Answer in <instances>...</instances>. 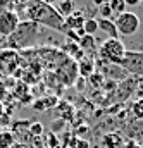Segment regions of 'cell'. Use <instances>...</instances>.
<instances>
[{
  "label": "cell",
  "instance_id": "5",
  "mask_svg": "<svg viewBox=\"0 0 143 148\" xmlns=\"http://www.w3.org/2000/svg\"><path fill=\"white\" fill-rule=\"evenodd\" d=\"M21 57L17 50L14 48H3L0 50V76H14L16 71H19Z\"/></svg>",
  "mask_w": 143,
  "mask_h": 148
},
{
  "label": "cell",
  "instance_id": "3",
  "mask_svg": "<svg viewBox=\"0 0 143 148\" xmlns=\"http://www.w3.org/2000/svg\"><path fill=\"white\" fill-rule=\"evenodd\" d=\"M126 52L128 50L119 38H107L98 48L100 59L105 62H110V64H116V66H119L122 62V59L126 57Z\"/></svg>",
  "mask_w": 143,
  "mask_h": 148
},
{
  "label": "cell",
  "instance_id": "18",
  "mask_svg": "<svg viewBox=\"0 0 143 148\" xmlns=\"http://www.w3.org/2000/svg\"><path fill=\"white\" fill-rule=\"evenodd\" d=\"M131 112H133V115H135L136 119H143V100L135 102L133 107H131Z\"/></svg>",
  "mask_w": 143,
  "mask_h": 148
},
{
  "label": "cell",
  "instance_id": "14",
  "mask_svg": "<svg viewBox=\"0 0 143 148\" xmlns=\"http://www.w3.org/2000/svg\"><path fill=\"white\" fill-rule=\"evenodd\" d=\"M83 31H85V35L95 36V35H97V31H98V24H97V19H93V17L86 19V21H85V26H83Z\"/></svg>",
  "mask_w": 143,
  "mask_h": 148
},
{
  "label": "cell",
  "instance_id": "2",
  "mask_svg": "<svg viewBox=\"0 0 143 148\" xmlns=\"http://www.w3.org/2000/svg\"><path fill=\"white\" fill-rule=\"evenodd\" d=\"M38 28L40 26L36 23H33V21H23V23H19L17 29L9 36V43L14 47V50L35 45L36 38H38V33H40Z\"/></svg>",
  "mask_w": 143,
  "mask_h": 148
},
{
  "label": "cell",
  "instance_id": "4",
  "mask_svg": "<svg viewBox=\"0 0 143 148\" xmlns=\"http://www.w3.org/2000/svg\"><path fill=\"white\" fill-rule=\"evenodd\" d=\"M114 24H116V29L119 35H124V36H131L135 33H138L140 29V17L138 14L131 12V10H126L119 16H116L114 19Z\"/></svg>",
  "mask_w": 143,
  "mask_h": 148
},
{
  "label": "cell",
  "instance_id": "23",
  "mask_svg": "<svg viewBox=\"0 0 143 148\" xmlns=\"http://www.w3.org/2000/svg\"><path fill=\"white\" fill-rule=\"evenodd\" d=\"M126 5H131V7H135V5H138V3H142V0H122Z\"/></svg>",
  "mask_w": 143,
  "mask_h": 148
},
{
  "label": "cell",
  "instance_id": "26",
  "mask_svg": "<svg viewBox=\"0 0 143 148\" xmlns=\"http://www.w3.org/2000/svg\"><path fill=\"white\" fill-rule=\"evenodd\" d=\"M40 2H45V3H48V5H54V3H57L59 0H40Z\"/></svg>",
  "mask_w": 143,
  "mask_h": 148
},
{
  "label": "cell",
  "instance_id": "1",
  "mask_svg": "<svg viewBox=\"0 0 143 148\" xmlns=\"http://www.w3.org/2000/svg\"><path fill=\"white\" fill-rule=\"evenodd\" d=\"M26 16H28V21H33L38 26H47L59 33L69 35V31L66 29V24H64V17L57 12V9L54 5H48L40 0H28Z\"/></svg>",
  "mask_w": 143,
  "mask_h": 148
},
{
  "label": "cell",
  "instance_id": "27",
  "mask_svg": "<svg viewBox=\"0 0 143 148\" xmlns=\"http://www.w3.org/2000/svg\"><path fill=\"white\" fill-rule=\"evenodd\" d=\"M3 114H5V112H3V103H2V100H0V117H2Z\"/></svg>",
  "mask_w": 143,
  "mask_h": 148
},
{
  "label": "cell",
  "instance_id": "28",
  "mask_svg": "<svg viewBox=\"0 0 143 148\" xmlns=\"http://www.w3.org/2000/svg\"><path fill=\"white\" fill-rule=\"evenodd\" d=\"M142 3H143V0H142Z\"/></svg>",
  "mask_w": 143,
  "mask_h": 148
},
{
  "label": "cell",
  "instance_id": "15",
  "mask_svg": "<svg viewBox=\"0 0 143 148\" xmlns=\"http://www.w3.org/2000/svg\"><path fill=\"white\" fill-rule=\"evenodd\" d=\"M104 145L107 148H121L122 147V140L119 134H107L104 140Z\"/></svg>",
  "mask_w": 143,
  "mask_h": 148
},
{
  "label": "cell",
  "instance_id": "13",
  "mask_svg": "<svg viewBox=\"0 0 143 148\" xmlns=\"http://www.w3.org/2000/svg\"><path fill=\"white\" fill-rule=\"evenodd\" d=\"M62 50H64L66 53H69V57H74V59H79L81 53H83L81 48H79V45H78L76 41H67V45H64Z\"/></svg>",
  "mask_w": 143,
  "mask_h": 148
},
{
  "label": "cell",
  "instance_id": "19",
  "mask_svg": "<svg viewBox=\"0 0 143 148\" xmlns=\"http://www.w3.org/2000/svg\"><path fill=\"white\" fill-rule=\"evenodd\" d=\"M98 14H100V19H109V17H112V10H110L109 3H104L102 7H98Z\"/></svg>",
  "mask_w": 143,
  "mask_h": 148
},
{
  "label": "cell",
  "instance_id": "22",
  "mask_svg": "<svg viewBox=\"0 0 143 148\" xmlns=\"http://www.w3.org/2000/svg\"><path fill=\"white\" fill-rule=\"evenodd\" d=\"M12 2H14V0H0V7H2V10H3V9H9Z\"/></svg>",
  "mask_w": 143,
  "mask_h": 148
},
{
  "label": "cell",
  "instance_id": "12",
  "mask_svg": "<svg viewBox=\"0 0 143 148\" xmlns=\"http://www.w3.org/2000/svg\"><path fill=\"white\" fill-rule=\"evenodd\" d=\"M78 71L81 76H91L95 71V64L90 60V59H83L79 64H78Z\"/></svg>",
  "mask_w": 143,
  "mask_h": 148
},
{
  "label": "cell",
  "instance_id": "16",
  "mask_svg": "<svg viewBox=\"0 0 143 148\" xmlns=\"http://www.w3.org/2000/svg\"><path fill=\"white\" fill-rule=\"evenodd\" d=\"M107 3H109V7H110V10H112V14H116V16L126 12V3L122 0H109Z\"/></svg>",
  "mask_w": 143,
  "mask_h": 148
},
{
  "label": "cell",
  "instance_id": "20",
  "mask_svg": "<svg viewBox=\"0 0 143 148\" xmlns=\"http://www.w3.org/2000/svg\"><path fill=\"white\" fill-rule=\"evenodd\" d=\"M54 103H55V100H54V98H50L48 102H41V100H40V102H36L33 107H35L36 110H40V109L43 110V109H47V107H50V105H54Z\"/></svg>",
  "mask_w": 143,
  "mask_h": 148
},
{
  "label": "cell",
  "instance_id": "10",
  "mask_svg": "<svg viewBox=\"0 0 143 148\" xmlns=\"http://www.w3.org/2000/svg\"><path fill=\"white\" fill-rule=\"evenodd\" d=\"M55 9H57V12H59L62 17H67V16H71L72 12L76 10V7H74V0H59Z\"/></svg>",
  "mask_w": 143,
  "mask_h": 148
},
{
  "label": "cell",
  "instance_id": "25",
  "mask_svg": "<svg viewBox=\"0 0 143 148\" xmlns=\"http://www.w3.org/2000/svg\"><path fill=\"white\" fill-rule=\"evenodd\" d=\"M136 91H138V97L143 100V83L142 84H138V90H136Z\"/></svg>",
  "mask_w": 143,
  "mask_h": 148
},
{
  "label": "cell",
  "instance_id": "17",
  "mask_svg": "<svg viewBox=\"0 0 143 148\" xmlns=\"http://www.w3.org/2000/svg\"><path fill=\"white\" fill-rule=\"evenodd\" d=\"M28 131H30V134L31 136H40V134H43V124L41 122H33V124H30V127H28Z\"/></svg>",
  "mask_w": 143,
  "mask_h": 148
},
{
  "label": "cell",
  "instance_id": "21",
  "mask_svg": "<svg viewBox=\"0 0 143 148\" xmlns=\"http://www.w3.org/2000/svg\"><path fill=\"white\" fill-rule=\"evenodd\" d=\"M74 148H90V143H88V140H76Z\"/></svg>",
  "mask_w": 143,
  "mask_h": 148
},
{
  "label": "cell",
  "instance_id": "29",
  "mask_svg": "<svg viewBox=\"0 0 143 148\" xmlns=\"http://www.w3.org/2000/svg\"><path fill=\"white\" fill-rule=\"evenodd\" d=\"M0 77H2V76H0Z\"/></svg>",
  "mask_w": 143,
  "mask_h": 148
},
{
  "label": "cell",
  "instance_id": "24",
  "mask_svg": "<svg viewBox=\"0 0 143 148\" xmlns=\"http://www.w3.org/2000/svg\"><path fill=\"white\" fill-rule=\"evenodd\" d=\"M91 2H93V5H95V7H102L104 3H107L109 0H91Z\"/></svg>",
  "mask_w": 143,
  "mask_h": 148
},
{
  "label": "cell",
  "instance_id": "8",
  "mask_svg": "<svg viewBox=\"0 0 143 148\" xmlns=\"http://www.w3.org/2000/svg\"><path fill=\"white\" fill-rule=\"evenodd\" d=\"M97 24H98V29L100 31H104V33H107L109 38H117L119 36V33H117V29H116V24H114V21L112 19H97Z\"/></svg>",
  "mask_w": 143,
  "mask_h": 148
},
{
  "label": "cell",
  "instance_id": "7",
  "mask_svg": "<svg viewBox=\"0 0 143 148\" xmlns=\"http://www.w3.org/2000/svg\"><path fill=\"white\" fill-rule=\"evenodd\" d=\"M85 12L83 10H74L71 16H67V17H64V24H66V29L72 33V35H76L78 38H81L85 35V31H83V26H85Z\"/></svg>",
  "mask_w": 143,
  "mask_h": 148
},
{
  "label": "cell",
  "instance_id": "6",
  "mask_svg": "<svg viewBox=\"0 0 143 148\" xmlns=\"http://www.w3.org/2000/svg\"><path fill=\"white\" fill-rule=\"evenodd\" d=\"M19 16L12 9H3L0 10V36L9 38L19 26Z\"/></svg>",
  "mask_w": 143,
  "mask_h": 148
},
{
  "label": "cell",
  "instance_id": "9",
  "mask_svg": "<svg viewBox=\"0 0 143 148\" xmlns=\"http://www.w3.org/2000/svg\"><path fill=\"white\" fill-rule=\"evenodd\" d=\"M16 134L14 131H9V129H2L0 131V148H12L16 145Z\"/></svg>",
  "mask_w": 143,
  "mask_h": 148
},
{
  "label": "cell",
  "instance_id": "11",
  "mask_svg": "<svg viewBox=\"0 0 143 148\" xmlns=\"http://www.w3.org/2000/svg\"><path fill=\"white\" fill-rule=\"evenodd\" d=\"M81 52H95L97 50V45H95V38L90 36V35H83L78 41Z\"/></svg>",
  "mask_w": 143,
  "mask_h": 148
}]
</instances>
